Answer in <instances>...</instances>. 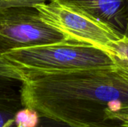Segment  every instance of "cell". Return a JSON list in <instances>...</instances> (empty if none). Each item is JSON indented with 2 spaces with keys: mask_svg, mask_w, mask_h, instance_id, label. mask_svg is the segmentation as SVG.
I'll use <instances>...</instances> for the list:
<instances>
[{
  "mask_svg": "<svg viewBox=\"0 0 128 127\" xmlns=\"http://www.w3.org/2000/svg\"><path fill=\"white\" fill-rule=\"evenodd\" d=\"M110 28L122 38L128 22V0H52Z\"/></svg>",
  "mask_w": 128,
  "mask_h": 127,
  "instance_id": "cell-5",
  "label": "cell"
},
{
  "mask_svg": "<svg viewBox=\"0 0 128 127\" xmlns=\"http://www.w3.org/2000/svg\"><path fill=\"white\" fill-rule=\"evenodd\" d=\"M14 118L17 127H38L42 115L36 110L22 107L16 112Z\"/></svg>",
  "mask_w": 128,
  "mask_h": 127,
  "instance_id": "cell-9",
  "label": "cell"
},
{
  "mask_svg": "<svg viewBox=\"0 0 128 127\" xmlns=\"http://www.w3.org/2000/svg\"><path fill=\"white\" fill-rule=\"evenodd\" d=\"M124 37L126 38V39H128V25H127V28H126V31H125V34L124 35Z\"/></svg>",
  "mask_w": 128,
  "mask_h": 127,
  "instance_id": "cell-12",
  "label": "cell"
},
{
  "mask_svg": "<svg viewBox=\"0 0 128 127\" xmlns=\"http://www.w3.org/2000/svg\"><path fill=\"white\" fill-rule=\"evenodd\" d=\"M109 121L117 123L120 127L128 124V106H123L114 112H106Z\"/></svg>",
  "mask_w": 128,
  "mask_h": 127,
  "instance_id": "cell-11",
  "label": "cell"
},
{
  "mask_svg": "<svg viewBox=\"0 0 128 127\" xmlns=\"http://www.w3.org/2000/svg\"><path fill=\"white\" fill-rule=\"evenodd\" d=\"M22 106L20 98L0 102V127H17L14 121V115ZM38 127H73L42 115Z\"/></svg>",
  "mask_w": 128,
  "mask_h": 127,
  "instance_id": "cell-7",
  "label": "cell"
},
{
  "mask_svg": "<svg viewBox=\"0 0 128 127\" xmlns=\"http://www.w3.org/2000/svg\"><path fill=\"white\" fill-rule=\"evenodd\" d=\"M35 7L43 19L63 33L68 40L90 44L105 50L110 43L122 39L105 25L52 1Z\"/></svg>",
  "mask_w": 128,
  "mask_h": 127,
  "instance_id": "cell-4",
  "label": "cell"
},
{
  "mask_svg": "<svg viewBox=\"0 0 128 127\" xmlns=\"http://www.w3.org/2000/svg\"><path fill=\"white\" fill-rule=\"evenodd\" d=\"M22 70L23 107L73 127H121L106 114L128 106V73L116 65L56 72Z\"/></svg>",
  "mask_w": 128,
  "mask_h": 127,
  "instance_id": "cell-1",
  "label": "cell"
},
{
  "mask_svg": "<svg viewBox=\"0 0 128 127\" xmlns=\"http://www.w3.org/2000/svg\"><path fill=\"white\" fill-rule=\"evenodd\" d=\"M24 81L22 70L0 56V102L20 98Z\"/></svg>",
  "mask_w": 128,
  "mask_h": 127,
  "instance_id": "cell-6",
  "label": "cell"
},
{
  "mask_svg": "<svg viewBox=\"0 0 128 127\" xmlns=\"http://www.w3.org/2000/svg\"><path fill=\"white\" fill-rule=\"evenodd\" d=\"M2 57L19 68L45 72L115 65L104 49L72 40L14 50Z\"/></svg>",
  "mask_w": 128,
  "mask_h": 127,
  "instance_id": "cell-2",
  "label": "cell"
},
{
  "mask_svg": "<svg viewBox=\"0 0 128 127\" xmlns=\"http://www.w3.org/2000/svg\"><path fill=\"white\" fill-rule=\"evenodd\" d=\"M121 127H128V124H124V125H122Z\"/></svg>",
  "mask_w": 128,
  "mask_h": 127,
  "instance_id": "cell-13",
  "label": "cell"
},
{
  "mask_svg": "<svg viewBox=\"0 0 128 127\" xmlns=\"http://www.w3.org/2000/svg\"><path fill=\"white\" fill-rule=\"evenodd\" d=\"M52 0H0V10L18 7H36Z\"/></svg>",
  "mask_w": 128,
  "mask_h": 127,
  "instance_id": "cell-10",
  "label": "cell"
},
{
  "mask_svg": "<svg viewBox=\"0 0 128 127\" xmlns=\"http://www.w3.org/2000/svg\"><path fill=\"white\" fill-rule=\"evenodd\" d=\"M115 65L128 73V39L124 37L110 43L105 49Z\"/></svg>",
  "mask_w": 128,
  "mask_h": 127,
  "instance_id": "cell-8",
  "label": "cell"
},
{
  "mask_svg": "<svg viewBox=\"0 0 128 127\" xmlns=\"http://www.w3.org/2000/svg\"><path fill=\"white\" fill-rule=\"evenodd\" d=\"M66 40L63 33L43 19L35 7L0 10V56L14 50Z\"/></svg>",
  "mask_w": 128,
  "mask_h": 127,
  "instance_id": "cell-3",
  "label": "cell"
}]
</instances>
